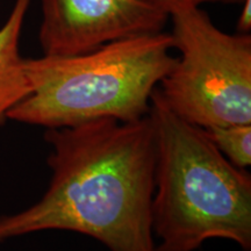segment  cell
Listing matches in <instances>:
<instances>
[{"mask_svg":"<svg viewBox=\"0 0 251 251\" xmlns=\"http://www.w3.org/2000/svg\"><path fill=\"white\" fill-rule=\"evenodd\" d=\"M51 180L43 197L0 218V243L45 230L93 237L109 251H156L151 206L156 133L149 115L48 129Z\"/></svg>","mask_w":251,"mask_h":251,"instance_id":"cell-1","label":"cell"},{"mask_svg":"<svg viewBox=\"0 0 251 251\" xmlns=\"http://www.w3.org/2000/svg\"><path fill=\"white\" fill-rule=\"evenodd\" d=\"M156 133L152 233L156 251H194L206 241L251 249V177L216 148L202 128L166 106L158 87L148 113Z\"/></svg>","mask_w":251,"mask_h":251,"instance_id":"cell-2","label":"cell"},{"mask_svg":"<svg viewBox=\"0 0 251 251\" xmlns=\"http://www.w3.org/2000/svg\"><path fill=\"white\" fill-rule=\"evenodd\" d=\"M171 34L159 31L114 41L75 56L25 58L30 93L7 119L48 129L103 119L147 117L150 99L176 57Z\"/></svg>","mask_w":251,"mask_h":251,"instance_id":"cell-3","label":"cell"},{"mask_svg":"<svg viewBox=\"0 0 251 251\" xmlns=\"http://www.w3.org/2000/svg\"><path fill=\"white\" fill-rule=\"evenodd\" d=\"M179 51L158 87L172 112L207 129L251 125V36L227 34L200 7L170 14Z\"/></svg>","mask_w":251,"mask_h":251,"instance_id":"cell-4","label":"cell"},{"mask_svg":"<svg viewBox=\"0 0 251 251\" xmlns=\"http://www.w3.org/2000/svg\"><path fill=\"white\" fill-rule=\"evenodd\" d=\"M43 55L75 56L163 31L170 15L147 0H41Z\"/></svg>","mask_w":251,"mask_h":251,"instance_id":"cell-5","label":"cell"},{"mask_svg":"<svg viewBox=\"0 0 251 251\" xmlns=\"http://www.w3.org/2000/svg\"><path fill=\"white\" fill-rule=\"evenodd\" d=\"M31 0H15L11 14L0 27V124L8 112L30 93L25 58L19 51L21 30Z\"/></svg>","mask_w":251,"mask_h":251,"instance_id":"cell-6","label":"cell"},{"mask_svg":"<svg viewBox=\"0 0 251 251\" xmlns=\"http://www.w3.org/2000/svg\"><path fill=\"white\" fill-rule=\"evenodd\" d=\"M203 130L235 166L247 169L251 164V125L220 126Z\"/></svg>","mask_w":251,"mask_h":251,"instance_id":"cell-7","label":"cell"},{"mask_svg":"<svg viewBox=\"0 0 251 251\" xmlns=\"http://www.w3.org/2000/svg\"><path fill=\"white\" fill-rule=\"evenodd\" d=\"M151 4L164 9L169 15L180 9L188 7H200L208 2H222V4H241L243 0H147Z\"/></svg>","mask_w":251,"mask_h":251,"instance_id":"cell-8","label":"cell"},{"mask_svg":"<svg viewBox=\"0 0 251 251\" xmlns=\"http://www.w3.org/2000/svg\"><path fill=\"white\" fill-rule=\"evenodd\" d=\"M241 4L242 9L236 24L237 34H249L251 30V0H243Z\"/></svg>","mask_w":251,"mask_h":251,"instance_id":"cell-9","label":"cell"}]
</instances>
